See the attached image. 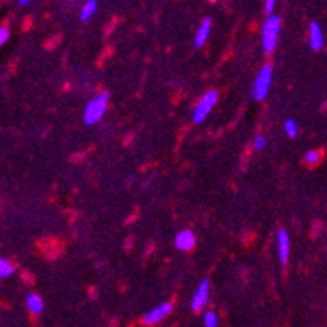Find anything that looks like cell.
<instances>
[{
  "instance_id": "1",
  "label": "cell",
  "mask_w": 327,
  "mask_h": 327,
  "mask_svg": "<svg viewBox=\"0 0 327 327\" xmlns=\"http://www.w3.org/2000/svg\"><path fill=\"white\" fill-rule=\"evenodd\" d=\"M107 103H108V93L100 92L85 105L84 111V122L87 126H93L103 117V112L107 111Z\"/></svg>"
},
{
  "instance_id": "2",
  "label": "cell",
  "mask_w": 327,
  "mask_h": 327,
  "mask_svg": "<svg viewBox=\"0 0 327 327\" xmlns=\"http://www.w3.org/2000/svg\"><path fill=\"white\" fill-rule=\"evenodd\" d=\"M279 32H280V19L272 15V17H269L264 22V27H262V47L266 54H271L276 49Z\"/></svg>"
},
{
  "instance_id": "3",
  "label": "cell",
  "mask_w": 327,
  "mask_h": 327,
  "mask_svg": "<svg viewBox=\"0 0 327 327\" xmlns=\"http://www.w3.org/2000/svg\"><path fill=\"white\" fill-rule=\"evenodd\" d=\"M271 82H272V67L267 64L259 70V75L256 77V80H254L252 97L256 98V100L266 98V95L269 93V89H271Z\"/></svg>"
},
{
  "instance_id": "4",
  "label": "cell",
  "mask_w": 327,
  "mask_h": 327,
  "mask_svg": "<svg viewBox=\"0 0 327 327\" xmlns=\"http://www.w3.org/2000/svg\"><path fill=\"white\" fill-rule=\"evenodd\" d=\"M217 98H219V93H217L215 90L207 92L205 95L197 102L194 114H192V121H194L195 124H200L202 121H205V117L209 116V112L214 108Z\"/></svg>"
},
{
  "instance_id": "5",
  "label": "cell",
  "mask_w": 327,
  "mask_h": 327,
  "mask_svg": "<svg viewBox=\"0 0 327 327\" xmlns=\"http://www.w3.org/2000/svg\"><path fill=\"white\" fill-rule=\"evenodd\" d=\"M172 309H174V304L172 302H164V304H160L157 305V307H154L152 310H149L147 314L142 317V322L145 325H154V324H157L160 322L162 319H165L167 315L172 312Z\"/></svg>"
},
{
  "instance_id": "6",
  "label": "cell",
  "mask_w": 327,
  "mask_h": 327,
  "mask_svg": "<svg viewBox=\"0 0 327 327\" xmlns=\"http://www.w3.org/2000/svg\"><path fill=\"white\" fill-rule=\"evenodd\" d=\"M207 300H209V282H207V280H202L197 292L194 294V297H192V302H190L192 310H200L207 304Z\"/></svg>"
},
{
  "instance_id": "7",
  "label": "cell",
  "mask_w": 327,
  "mask_h": 327,
  "mask_svg": "<svg viewBox=\"0 0 327 327\" xmlns=\"http://www.w3.org/2000/svg\"><path fill=\"white\" fill-rule=\"evenodd\" d=\"M277 246H279V259H280V264L285 266L289 261V254H290V239H289V234L287 231L280 229L277 234Z\"/></svg>"
},
{
  "instance_id": "8",
  "label": "cell",
  "mask_w": 327,
  "mask_h": 327,
  "mask_svg": "<svg viewBox=\"0 0 327 327\" xmlns=\"http://www.w3.org/2000/svg\"><path fill=\"white\" fill-rule=\"evenodd\" d=\"M174 244H175V247H177L179 251H190V249L195 246L194 232L189 231V229L179 232L177 236H175V239H174Z\"/></svg>"
},
{
  "instance_id": "9",
  "label": "cell",
  "mask_w": 327,
  "mask_h": 327,
  "mask_svg": "<svg viewBox=\"0 0 327 327\" xmlns=\"http://www.w3.org/2000/svg\"><path fill=\"white\" fill-rule=\"evenodd\" d=\"M309 44L312 50H320L324 47V34L317 22H310L309 25Z\"/></svg>"
},
{
  "instance_id": "10",
  "label": "cell",
  "mask_w": 327,
  "mask_h": 327,
  "mask_svg": "<svg viewBox=\"0 0 327 327\" xmlns=\"http://www.w3.org/2000/svg\"><path fill=\"white\" fill-rule=\"evenodd\" d=\"M210 27H212V20L210 19H204L200 24L199 30L195 34V40H194V45L195 47H202L205 44V40L209 39V34H210Z\"/></svg>"
},
{
  "instance_id": "11",
  "label": "cell",
  "mask_w": 327,
  "mask_h": 327,
  "mask_svg": "<svg viewBox=\"0 0 327 327\" xmlns=\"http://www.w3.org/2000/svg\"><path fill=\"white\" fill-rule=\"evenodd\" d=\"M25 304H27V309L32 314H42L44 310V300L40 299V295L37 294H29L27 299H25Z\"/></svg>"
},
{
  "instance_id": "12",
  "label": "cell",
  "mask_w": 327,
  "mask_h": 327,
  "mask_svg": "<svg viewBox=\"0 0 327 327\" xmlns=\"http://www.w3.org/2000/svg\"><path fill=\"white\" fill-rule=\"evenodd\" d=\"M95 10H97V4L93 2V0H90V2H87L84 7H82L80 10V20L82 22H85V20H89L93 14H95Z\"/></svg>"
},
{
  "instance_id": "13",
  "label": "cell",
  "mask_w": 327,
  "mask_h": 327,
  "mask_svg": "<svg viewBox=\"0 0 327 327\" xmlns=\"http://www.w3.org/2000/svg\"><path fill=\"white\" fill-rule=\"evenodd\" d=\"M15 272V267L7 259H0V279H7Z\"/></svg>"
},
{
  "instance_id": "14",
  "label": "cell",
  "mask_w": 327,
  "mask_h": 327,
  "mask_svg": "<svg viewBox=\"0 0 327 327\" xmlns=\"http://www.w3.org/2000/svg\"><path fill=\"white\" fill-rule=\"evenodd\" d=\"M284 131H285V134H287L289 137H295V136H297L299 127H297V124H295L294 119H287V121L284 122Z\"/></svg>"
},
{
  "instance_id": "15",
  "label": "cell",
  "mask_w": 327,
  "mask_h": 327,
  "mask_svg": "<svg viewBox=\"0 0 327 327\" xmlns=\"http://www.w3.org/2000/svg\"><path fill=\"white\" fill-rule=\"evenodd\" d=\"M319 160H320V154L317 152V150H307V152L304 154V162L307 165L319 164Z\"/></svg>"
},
{
  "instance_id": "16",
  "label": "cell",
  "mask_w": 327,
  "mask_h": 327,
  "mask_svg": "<svg viewBox=\"0 0 327 327\" xmlns=\"http://www.w3.org/2000/svg\"><path fill=\"white\" fill-rule=\"evenodd\" d=\"M204 325L205 327H217V325H219V319H217L215 312H205L204 314Z\"/></svg>"
},
{
  "instance_id": "17",
  "label": "cell",
  "mask_w": 327,
  "mask_h": 327,
  "mask_svg": "<svg viewBox=\"0 0 327 327\" xmlns=\"http://www.w3.org/2000/svg\"><path fill=\"white\" fill-rule=\"evenodd\" d=\"M10 37V30L5 25H0V45H4Z\"/></svg>"
},
{
  "instance_id": "18",
  "label": "cell",
  "mask_w": 327,
  "mask_h": 327,
  "mask_svg": "<svg viewBox=\"0 0 327 327\" xmlns=\"http://www.w3.org/2000/svg\"><path fill=\"white\" fill-rule=\"evenodd\" d=\"M266 144H267V140L264 136H257L256 140H254V147L259 149V150H262L264 147H266Z\"/></svg>"
},
{
  "instance_id": "19",
  "label": "cell",
  "mask_w": 327,
  "mask_h": 327,
  "mask_svg": "<svg viewBox=\"0 0 327 327\" xmlns=\"http://www.w3.org/2000/svg\"><path fill=\"white\" fill-rule=\"evenodd\" d=\"M274 5H276V2H274V0H267V2H266V14L269 15V17H272Z\"/></svg>"
}]
</instances>
